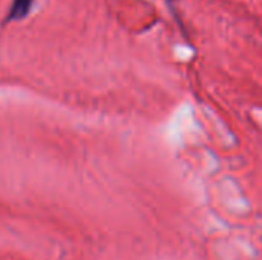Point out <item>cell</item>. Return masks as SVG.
<instances>
[{"mask_svg": "<svg viewBox=\"0 0 262 260\" xmlns=\"http://www.w3.org/2000/svg\"><path fill=\"white\" fill-rule=\"evenodd\" d=\"M34 8V0H12L11 6L6 12V23H12V21H20L25 20L31 11Z\"/></svg>", "mask_w": 262, "mask_h": 260, "instance_id": "1", "label": "cell"}, {"mask_svg": "<svg viewBox=\"0 0 262 260\" xmlns=\"http://www.w3.org/2000/svg\"><path fill=\"white\" fill-rule=\"evenodd\" d=\"M167 2H169V3H172V2H173V0H167Z\"/></svg>", "mask_w": 262, "mask_h": 260, "instance_id": "2", "label": "cell"}]
</instances>
